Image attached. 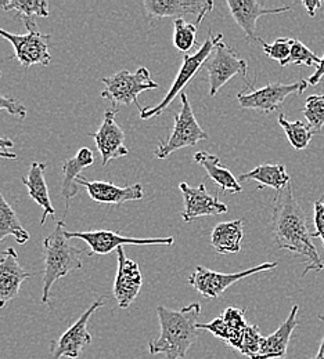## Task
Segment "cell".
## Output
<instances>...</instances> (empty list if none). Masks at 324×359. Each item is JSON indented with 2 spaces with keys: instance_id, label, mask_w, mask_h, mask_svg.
I'll return each instance as SVG.
<instances>
[{
  "instance_id": "obj_35",
  "label": "cell",
  "mask_w": 324,
  "mask_h": 359,
  "mask_svg": "<svg viewBox=\"0 0 324 359\" xmlns=\"http://www.w3.org/2000/svg\"><path fill=\"white\" fill-rule=\"evenodd\" d=\"M313 238H320L323 241L324 248V201L322 199H318L313 203Z\"/></svg>"
},
{
  "instance_id": "obj_39",
  "label": "cell",
  "mask_w": 324,
  "mask_h": 359,
  "mask_svg": "<svg viewBox=\"0 0 324 359\" xmlns=\"http://www.w3.org/2000/svg\"><path fill=\"white\" fill-rule=\"evenodd\" d=\"M319 319L320 320H323L324 322V316L323 315H319ZM312 359H324V337L322 339V343H320V347H319V351H318V354L313 357Z\"/></svg>"
},
{
  "instance_id": "obj_1",
  "label": "cell",
  "mask_w": 324,
  "mask_h": 359,
  "mask_svg": "<svg viewBox=\"0 0 324 359\" xmlns=\"http://www.w3.org/2000/svg\"><path fill=\"white\" fill-rule=\"evenodd\" d=\"M271 228L278 249L304 259V276L311 271L320 272L324 269L323 260L313 243V232H311L304 209L294 196L291 184L276 192L273 198Z\"/></svg>"
},
{
  "instance_id": "obj_20",
  "label": "cell",
  "mask_w": 324,
  "mask_h": 359,
  "mask_svg": "<svg viewBox=\"0 0 324 359\" xmlns=\"http://www.w3.org/2000/svg\"><path fill=\"white\" fill-rule=\"evenodd\" d=\"M299 311L298 306H294L287 319L278 326V330L268 337H264L259 353L252 359H284L287 355L288 344L292 332L298 326L297 315Z\"/></svg>"
},
{
  "instance_id": "obj_32",
  "label": "cell",
  "mask_w": 324,
  "mask_h": 359,
  "mask_svg": "<svg viewBox=\"0 0 324 359\" xmlns=\"http://www.w3.org/2000/svg\"><path fill=\"white\" fill-rule=\"evenodd\" d=\"M262 340H264V336L261 334L259 327L257 325H248L244 330L238 353L251 359L254 358L261 350Z\"/></svg>"
},
{
  "instance_id": "obj_30",
  "label": "cell",
  "mask_w": 324,
  "mask_h": 359,
  "mask_svg": "<svg viewBox=\"0 0 324 359\" xmlns=\"http://www.w3.org/2000/svg\"><path fill=\"white\" fill-rule=\"evenodd\" d=\"M174 46L188 54V51L195 45L197 38V25L186 22L183 18H178L174 21Z\"/></svg>"
},
{
  "instance_id": "obj_14",
  "label": "cell",
  "mask_w": 324,
  "mask_h": 359,
  "mask_svg": "<svg viewBox=\"0 0 324 359\" xmlns=\"http://www.w3.org/2000/svg\"><path fill=\"white\" fill-rule=\"evenodd\" d=\"M117 114V108L107 109L104 112L100 129L96 133H89V137L94 140L96 147L100 152L103 166H107V163L112 159L129 155V149L125 147V133L115 122Z\"/></svg>"
},
{
  "instance_id": "obj_29",
  "label": "cell",
  "mask_w": 324,
  "mask_h": 359,
  "mask_svg": "<svg viewBox=\"0 0 324 359\" xmlns=\"http://www.w3.org/2000/svg\"><path fill=\"white\" fill-rule=\"evenodd\" d=\"M304 116L315 135L320 133L324 126V94H315L308 97Z\"/></svg>"
},
{
  "instance_id": "obj_15",
  "label": "cell",
  "mask_w": 324,
  "mask_h": 359,
  "mask_svg": "<svg viewBox=\"0 0 324 359\" xmlns=\"http://www.w3.org/2000/svg\"><path fill=\"white\" fill-rule=\"evenodd\" d=\"M118 269L114 280V297L122 310L129 309L136 300L143 286V273L139 264L127 257L124 248L117 250Z\"/></svg>"
},
{
  "instance_id": "obj_2",
  "label": "cell",
  "mask_w": 324,
  "mask_h": 359,
  "mask_svg": "<svg viewBox=\"0 0 324 359\" xmlns=\"http://www.w3.org/2000/svg\"><path fill=\"white\" fill-rule=\"evenodd\" d=\"M160 320V336L148 343L153 355L164 354L165 359H183L198 337V318L201 304L191 303L179 310L160 306L157 309Z\"/></svg>"
},
{
  "instance_id": "obj_6",
  "label": "cell",
  "mask_w": 324,
  "mask_h": 359,
  "mask_svg": "<svg viewBox=\"0 0 324 359\" xmlns=\"http://www.w3.org/2000/svg\"><path fill=\"white\" fill-rule=\"evenodd\" d=\"M181 100L182 109L179 111L178 115H175L172 133L168 137V140H160L155 148L154 155L157 159H167L178 149L193 147L200 141L208 140V135L202 130V128L198 125L195 119V115L185 93L181 94Z\"/></svg>"
},
{
  "instance_id": "obj_17",
  "label": "cell",
  "mask_w": 324,
  "mask_h": 359,
  "mask_svg": "<svg viewBox=\"0 0 324 359\" xmlns=\"http://www.w3.org/2000/svg\"><path fill=\"white\" fill-rule=\"evenodd\" d=\"M77 184L82 185L86 189L93 202L101 205L121 206L127 202L141 201L144 196L141 184L118 187L114 182L108 181H88L84 176L77 180Z\"/></svg>"
},
{
  "instance_id": "obj_37",
  "label": "cell",
  "mask_w": 324,
  "mask_h": 359,
  "mask_svg": "<svg viewBox=\"0 0 324 359\" xmlns=\"http://www.w3.org/2000/svg\"><path fill=\"white\" fill-rule=\"evenodd\" d=\"M324 78V55L323 58L320 60V64L318 65V68H316V71L313 72V75H311L308 79H306V82H308V85H311V86H316L322 79Z\"/></svg>"
},
{
  "instance_id": "obj_25",
  "label": "cell",
  "mask_w": 324,
  "mask_h": 359,
  "mask_svg": "<svg viewBox=\"0 0 324 359\" xmlns=\"http://www.w3.org/2000/svg\"><path fill=\"white\" fill-rule=\"evenodd\" d=\"M257 181L258 189L273 188L276 192L284 189L291 179L287 175L284 165H259L248 173H244L238 177V181Z\"/></svg>"
},
{
  "instance_id": "obj_33",
  "label": "cell",
  "mask_w": 324,
  "mask_h": 359,
  "mask_svg": "<svg viewBox=\"0 0 324 359\" xmlns=\"http://www.w3.org/2000/svg\"><path fill=\"white\" fill-rule=\"evenodd\" d=\"M288 64L312 67L313 64L319 65L320 64V58L311 48H308L306 45H304L301 41L295 39L294 45L291 47V55H290Z\"/></svg>"
},
{
  "instance_id": "obj_27",
  "label": "cell",
  "mask_w": 324,
  "mask_h": 359,
  "mask_svg": "<svg viewBox=\"0 0 324 359\" xmlns=\"http://www.w3.org/2000/svg\"><path fill=\"white\" fill-rule=\"evenodd\" d=\"M3 11H17L22 21H34V17H48L46 0H0Z\"/></svg>"
},
{
  "instance_id": "obj_24",
  "label": "cell",
  "mask_w": 324,
  "mask_h": 359,
  "mask_svg": "<svg viewBox=\"0 0 324 359\" xmlns=\"http://www.w3.org/2000/svg\"><path fill=\"white\" fill-rule=\"evenodd\" d=\"M244 238L242 220H233L215 225L211 232V245L221 255H237L241 252Z\"/></svg>"
},
{
  "instance_id": "obj_41",
  "label": "cell",
  "mask_w": 324,
  "mask_h": 359,
  "mask_svg": "<svg viewBox=\"0 0 324 359\" xmlns=\"http://www.w3.org/2000/svg\"><path fill=\"white\" fill-rule=\"evenodd\" d=\"M323 4H324V3H323Z\"/></svg>"
},
{
  "instance_id": "obj_12",
  "label": "cell",
  "mask_w": 324,
  "mask_h": 359,
  "mask_svg": "<svg viewBox=\"0 0 324 359\" xmlns=\"http://www.w3.org/2000/svg\"><path fill=\"white\" fill-rule=\"evenodd\" d=\"M103 306V299L94 302L72 326H70L57 340H53L50 344L48 359L79 358L82 350L92 343V336L88 330V322L91 316Z\"/></svg>"
},
{
  "instance_id": "obj_10",
  "label": "cell",
  "mask_w": 324,
  "mask_h": 359,
  "mask_svg": "<svg viewBox=\"0 0 324 359\" xmlns=\"http://www.w3.org/2000/svg\"><path fill=\"white\" fill-rule=\"evenodd\" d=\"M208 69V81H209V95L215 97L218 91L222 89L229 81H232L235 75H241L245 85L251 83L247 79L248 64L245 60L238 57V53L231 46L219 42L212 55L207 62Z\"/></svg>"
},
{
  "instance_id": "obj_5",
  "label": "cell",
  "mask_w": 324,
  "mask_h": 359,
  "mask_svg": "<svg viewBox=\"0 0 324 359\" xmlns=\"http://www.w3.org/2000/svg\"><path fill=\"white\" fill-rule=\"evenodd\" d=\"M101 83L105 89L101 91V98L108 100L118 109V105L135 104L139 111L143 108L139 105L138 97L144 91L158 89L160 85L151 79V74L145 67H140L136 72H129L127 69L119 71L111 76L103 78Z\"/></svg>"
},
{
  "instance_id": "obj_22",
  "label": "cell",
  "mask_w": 324,
  "mask_h": 359,
  "mask_svg": "<svg viewBox=\"0 0 324 359\" xmlns=\"http://www.w3.org/2000/svg\"><path fill=\"white\" fill-rule=\"evenodd\" d=\"M94 163V155L92 149L88 147L81 148L78 154L65 161L63 165V182H61V195L67 202V210L70 209V202L74 196H77L79 188L77 185V180L81 177V173L91 168Z\"/></svg>"
},
{
  "instance_id": "obj_34",
  "label": "cell",
  "mask_w": 324,
  "mask_h": 359,
  "mask_svg": "<svg viewBox=\"0 0 324 359\" xmlns=\"http://www.w3.org/2000/svg\"><path fill=\"white\" fill-rule=\"evenodd\" d=\"M0 111H6L13 116H17L18 119H24L27 116V108L18 102L13 97H7L0 94Z\"/></svg>"
},
{
  "instance_id": "obj_9",
  "label": "cell",
  "mask_w": 324,
  "mask_h": 359,
  "mask_svg": "<svg viewBox=\"0 0 324 359\" xmlns=\"http://www.w3.org/2000/svg\"><path fill=\"white\" fill-rule=\"evenodd\" d=\"M278 266V263H264L257 267L240 271V272H233V273H222V272L205 269L202 266H197L194 272L188 276L187 282L205 299H218L238 280L264 271L275 269Z\"/></svg>"
},
{
  "instance_id": "obj_40",
  "label": "cell",
  "mask_w": 324,
  "mask_h": 359,
  "mask_svg": "<svg viewBox=\"0 0 324 359\" xmlns=\"http://www.w3.org/2000/svg\"><path fill=\"white\" fill-rule=\"evenodd\" d=\"M1 75H3V74H1V71H0V78H1Z\"/></svg>"
},
{
  "instance_id": "obj_16",
  "label": "cell",
  "mask_w": 324,
  "mask_h": 359,
  "mask_svg": "<svg viewBox=\"0 0 324 359\" xmlns=\"http://www.w3.org/2000/svg\"><path fill=\"white\" fill-rule=\"evenodd\" d=\"M185 210L182 213V219L186 223H191L198 217L204 216H216L228 213V206L219 201L218 196H212L202 182L200 187H190L187 182H181L179 185Z\"/></svg>"
},
{
  "instance_id": "obj_19",
  "label": "cell",
  "mask_w": 324,
  "mask_h": 359,
  "mask_svg": "<svg viewBox=\"0 0 324 359\" xmlns=\"http://www.w3.org/2000/svg\"><path fill=\"white\" fill-rule=\"evenodd\" d=\"M35 272L27 271L18 262V255L14 248H8L0 257V309L14 300L21 289V285Z\"/></svg>"
},
{
  "instance_id": "obj_8",
  "label": "cell",
  "mask_w": 324,
  "mask_h": 359,
  "mask_svg": "<svg viewBox=\"0 0 324 359\" xmlns=\"http://www.w3.org/2000/svg\"><path fill=\"white\" fill-rule=\"evenodd\" d=\"M308 88L306 81L295 82V83H269L265 88L255 89L254 83L247 86L250 91H242L237 94V101L238 105L242 109H257L264 114H272L281 109L283 102L285 98L291 94H298L302 95V93Z\"/></svg>"
},
{
  "instance_id": "obj_36",
  "label": "cell",
  "mask_w": 324,
  "mask_h": 359,
  "mask_svg": "<svg viewBox=\"0 0 324 359\" xmlns=\"http://www.w3.org/2000/svg\"><path fill=\"white\" fill-rule=\"evenodd\" d=\"M14 147V141L10 140V138H6V137H0V158H4V159H17L18 155L14 154V152H8L10 148Z\"/></svg>"
},
{
  "instance_id": "obj_18",
  "label": "cell",
  "mask_w": 324,
  "mask_h": 359,
  "mask_svg": "<svg viewBox=\"0 0 324 359\" xmlns=\"http://www.w3.org/2000/svg\"><path fill=\"white\" fill-rule=\"evenodd\" d=\"M235 24L244 31L250 42H258L261 38L257 36V21L262 15L280 14L291 10V6L284 7H266L255 0H226Z\"/></svg>"
},
{
  "instance_id": "obj_31",
  "label": "cell",
  "mask_w": 324,
  "mask_h": 359,
  "mask_svg": "<svg viewBox=\"0 0 324 359\" xmlns=\"http://www.w3.org/2000/svg\"><path fill=\"white\" fill-rule=\"evenodd\" d=\"M294 41L295 39H291V38H278L273 43H266L261 39L259 43L262 46L266 57L278 61L280 67H287Z\"/></svg>"
},
{
  "instance_id": "obj_28",
  "label": "cell",
  "mask_w": 324,
  "mask_h": 359,
  "mask_svg": "<svg viewBox=\"0 0 324 359\" xmlns=\"http://www.w3.org/2000/svg\"><path fill=\"white\" fill-rule=\"evenodd\" d=\"M278 125L283 128L291 147L298 149V151L305 149L309 145V142L312 141L313 135H315L312 129L309 128V125H305L299 121L291 122L283 114L278 115Z\"/></svg>"
},
{
  "instance_id": "obj_38",
  "label": "cell",
  "mask_w": 324,
  "mask_h": 359,
  "mask_svg": "<svg viewBox=\"0 0 324 359\" xmlns=\"http://www.w3.org/2000/svg\"><path fill=\"white\" fill-rule=\"evenodd\" d=\"M302 6L308 10V14H309L311 17H315V15H316V10L323 6V1H319V0L306 1V0H304V1H302Z\"/></svg>"
},
{
  "instance_id": "obj_11",
  "label": "cell",
  "mask_w": 324,
  "mask_h": 359,
  "mask_svg": "<svg viewBox=\"0 0 324 359\" xmlns=\"http://www.w3.org/2000/svg\"><path fill=\"white\" fill-rule=\"evenodd\" d=\"M67 239H81L88 243L91 248L89 256H105L112 253L114 250H118L119 248H124L125 245H165V246H174L175 239L172 236L168 238H129L122 236L121 233L115 231H107V229H97V231H84V232H70L65 231Z\"/></svg>"
},
{
  "instance_id": "obj_26",
  "label": "cell",
  "mask_w": 324,
  "mask_h": 359,
  "mask_svg": "<svg viewBox=\"0 0 324 359\" xmlns=\"http://www.w3.org/2000/svg\"><path fill=\"white\" fill-rule=\"evenodd\" d=\"M7 236H14L20 245H25L30 241L28 231L21 225L18 216L0 192V243Z\"/></svg>"
},
{
  "instance_id": "obj_23",
  "label": "cell",
  "mask_w": 324,
  "mask_h": 359,
  "mask_svg": "<svg viewBox=\"0 0 324 359\" xmlns=\"http://www.w3.org/2000/svg\"><path fill=\"white\" fill-rule=\"evenodd\" d=\"M194 162L205 169L208 177L219 187L222 192L238 194L242 191L240 181L234 177L231 170L221 165V161L216 155L200 151L194 155Z\"/></svg>"
},
{
  "instance_id": "obj_13",
  "label": "cell",
  "mask_w": 324,
  "mask_h": 359,
  "mask_svg": "<svg viewBox=\"0 0 324 359\" xmlns=\"http://www.w3.org/2000/svg\"><path fill=\"white\" fill-rule=\"evenodd\" d=\"M143 8L150 21H158L167 17L175 20L183 15H195V25L200 27L205 15L214 8L212 0H144Z\"/></svg>"
},
{
  "instance_id": "obj_4",
  "label": "cell",
  "mask_w": 324,
  "mask_h": 359,
  "mask_svg": "<svg viewBox=\"0 0 324 359\" xmlns=\"http://www.w3.org/2000/svg\"><path fill=\"white\" fill-rule=\"evenodd\" d=\"M223 41V35L218 34L215 36L211 35V29L208 31V36L204 41V43L197 48L195 53L193 54H186L183 57V62L181 65V69L172 83V86L169 88V91L165 94L164 100L155 105V107H145L140 111V119L147 121L155 116H160L172 102L174 100H176L178 94H182V90L185 89L193 79L194 76L201 71L202 65L209 60L211 54L214 53L215 47Z\"/></svg>"
},
{
  "instance_id": "obj_3",
  "label": "cell",
  "mask_w": 324,
  "mask_h": 359,
  "mask_svg": "<svg viewBox=\"0 0 324 359\" xmlns=\"http://www.w3.org/2000/svg\"><path fill=\"white\" fill-rule=\"evenodd\" d=\"M44 293L42 303H50V293L53 285L70 275L71 272L82 269V255L85 250L70 245L65 236V222L58 220L54 231L44 241Z\"/></svg>"
},
{
  "instance_id": "obj_7",
  "label": "cell",
  "mask_w": 324,
  "mask_h": 359,
  "mask_svg": "<svg viewBox=\"0 0 324 359\" xmlns=\"http://www.w3.org/2000/svg\"><path fill=\"white\" fill-rule=\"evenodd\" d=\"M24 25L28 29L27 35L10 34L0 28V36L14 47V55H11L10 60H17L25 69L38 64L46 67L51 62L48 51V41L51 36L39 32L35 21H24Z\"/></svg>"
},
{
  "instance_id": "obj_21",
  "label": "cell",
  "mask_w": 324,
  "mask_h": 359,
  "mask_svg": "<svg viewBox=\"0 0 324 359\" xmlns=\"http://www.w3.org/2000/svg\"><path fill=\"white\" fill-rule=\"evenodd\" d=\"M46 166V163L32 162L28 173L24 177H21V182L28 189L30 198L34 202H37L44 210V215H42V219H41V225H45L48 216H51V217L56 216V209L51 205V199H50L48 188H47L46 177H45Z\"/></svg>"
}]
</instances>
